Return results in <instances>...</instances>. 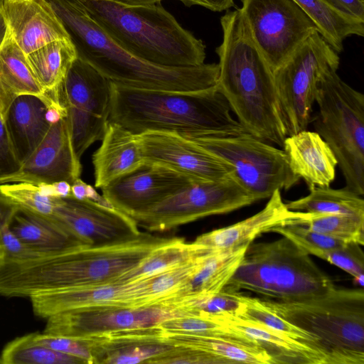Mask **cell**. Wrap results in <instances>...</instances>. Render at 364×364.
I'll return each instance as SVG.
<instances>
[{"label": "cell", "mask_w": 364, "mask_h": 364, "mask_svg": "<svg viewBox=\"0 0 364 364\" xmlns=\"http://www.w3.org/2000/svg\"><path fill=\"white\" fill-rule=\"evenodd\" d=\"M175 237L142 232L104 245H81L26 259L0 258V294L32 296L115 282Z\"/></svg>", "instance_id": "6da1fadb"}, {"label": "cell", "mask_w": 364, "mask_h": 364, "mask_svg": "<svg viewBox=\"0 0 364 364\" xmlns=\"http://www.w3.org/2000/svg\"><path fill=\"white\" fill-rule=\"evenodd\" d=\"M220 24L223 42L216 48L218 90L248 133L282 147L288 135L273 70L257 46L240 9L225 13Z\"/></svg>", "instance_id": "7a4b0ae2"}, {"label": "cell", "mask_w": 364, "mask_h": 364, "mask_svg": "<svg viewBox=\"0 0 364 364\" xmlns=\"http://www.w3.org/2000/svg\"><path fill=\"white\" fill-rule=\"evenodd\" d=\"M230 111L215 85L197 91H166L136 89L110 82L108 122L134 134L156 131L223 137L248 133Z\"/></svg>", "instance_id": "3957f363"}, {"label": "cell", "mask_w": 364, "mask_h": 364, "mask_svg": "<svg viewBox=\"0 0 364 364\" xmlns=\"http://www.w3.org/2000/svg\"><path fill=\"white\" fill-rule=\"evenodd\" d=\"M73 43L77 58L110 82L142 90L197 91L216 85L218 64L165 67L141 60L117 45L79 0H48Z\"/></svg>", "instance_id": "277c9868"}, {"label": "cell", "mask_w": 364, "mask_h": 364, "mask_svg": "<svg viewBox=\"0 0 364 364\" xmlns=\"http://www.w3.org/2000/svg\"><path fill=\"white\" fill-rule=\"evenodd\" d=\"M79 1L117 45L141 60L165 67L204 63L203 41L183 28L161 2L127 6L105 1Z\"/></svg>", "instance_id": "5b68a950"}, {"label": "cell", "mask_w": 364, "mask_h": 364, "mask_svg": "<svg viewBox=\"0 0 364 364\" xmlns=\"http://www.w3.org/2000/svg\"><path fill=\"white\" fill-rule=\"evenodd\" d=\"M335 287L309 254L282 236L272 242H250L224 289L291 302L322 295Z\"/></svg>", "instance_id": "8992f818"}, {"label": "cell", "mask_w": 364, "mask_h": 364, "mask_svg": "<svg viewBox=\"0 0 364 364\" xmlns=\"http://www.w3.org/2000/svg\"><path fill=\"white\" fill-rule=\"evenodd\" d=\"M280 317L316 337L331 364H364V291L340 289L296 301L261 299Z\"/></svg>", "instance_id": "52a82bcc"}, {"label": "cell", "mask_w": 364, "mask_h": 364, "mask_svg": "<svg viewBox=\"0 0 364 364\" xmlns=\"http://www.w3.org/2000/svg\"><path fill=\"white\" fill-rule=\"evenodd\" d=\"M330 70L321 79L314 121L333 151L346 181L344 188L364 194V96Z\"/></svg>", "instance_id": "ba28073f"}, {"label": "cell", "mask_w": 364, "mask_h": 364, "mask_svg": "<svg viewBox=\"0 0 364 364\" xmlns=\"http://www.w3.org/2000/svg\"><path fill=\"white\" fill-rule=\"evenodd\" d=\"M188 137L229 164L230 176L255 201L269 198L277 190H287L300 179L284 151L250 133Z\"/></svg>", "instance_id": "9c48e42d"}, {"label": "cell", "mask_w": 364, "mask_h": 364, "mask_svg": "<svg viewBox=\"0 0 364 364\" xmlns=\"http://www.w3.org/2000/svg\"><path fill=\"white\" fill-rule=\"evenodd\" d=\"M340 59L316 31L306 39L274 73L277 97L287 135L307 129L318 85Z\"/></svg>", "instance_id": "30bf717a"}, {"label": "cell", "mask_w": 364, "mask_h": 364, "mask_svg": "<svg viewBox=\"0 0 364 364\" xmlns=\"http://www.w3.org/2000/svg\"><path fill=\"white\" fill-rule=\"evenodd\" d=\"M255 202L231 176L197 181L149 210L132 216L148 232H166L200 218L225 214Z\"/></svg>", "instance_id": "8fae6325"}, {"label": "cell", "mask_w": 364, "mask_h": 364, "mask_svg": "<svg viewBox=\"0 0 364 364\" xmlns=\"http://www.w3.org/2000/svg\"><path fill=\"white\" fill-rule=\"evenodd\" d=\"M59 100L66 109L73 146L80 159L105 134L109 114L110 81L77 58L60 87Z\"/></svg>", "instance_id": "7c38bea8"}, {"label": "cell", "mask_w": 364, "mask_h": 364, "mask_svg": "<svg viewBox=\"0 0 364 364\" xmlns=\"http://www.w3.org/2000/svg\"><path fill=\"white\" fill-rule=\"evenodd\" d=\"M252 37L273 72L318 28L294 0H241Z\"/></svg>", "instance_id": "4fadbf2b"}, {"label": "cell", "mask_w": 364, "mask_h": 364, "mask_svg": "<svg viewBox=\"0 0 364 364\" xmlns=\"http://www.w3.org/2000/svg\"><path fill=\"white\" fill-rule=\"evenodd\" d=\"M186 314L176 304L142 306H97L68 311L46 318L43 333L75 338L102 336L118 331L146 328Z\"/></svg>", "instance_id": "5bb4252c"}, {"label": "cell", "mask_w": 364, "mask_h": 364, "mask_svg": "<svg viewBox=\"0 0 364 364\" xmlns=\"http://www.w3.org/2000/svg\"><path fill=\"white\" fill-rule=\"evenodd\" d=\"M50 215L83 245L125 241L141 231L134 220L114 208L73 196L59 198Z\"/></svg>", "instance_id": "9a60e30c"}, {"label": "cell", "mask_w": 364, "mask_h": 364, "mask_svg": "<svg viewBox=\"0 0 364 364\" xmlns=\"http://www.w3.org/2000/svg\"><path fill=\"white\" fill-rule=\"evenodd\" d=\"M139 136L144 161L160 165L196 181L230 176L229 164L188 136L166 132H145Z\"/></svg>", "instance_id": "2e32d148"}, {"label": "cell", "mask_w": 364, "mask_h": 364, "mask_svg": "<svg viewBox=\"0 0 364 364\" xmlns=\"http://www.w3.org/2000/svg\"><path fill=\"white\" fill-rule=\"evenodd\" d=\"M194 181H197L166 167L144 162L101 189L114 208L132 217Z\"/></svg>", "instance_id": "e0dca14e"}, {"label": "cell", "mask_w": 364, "mask_h": 364, "mask_svg": "<svg viewBox=\"0 0 364 364\" xmlns=\"http://www.w3.org/2000/svg\"><path fill=\"white\" fill-rule=\"evenodd\" d=\"M82 172L67 116L51 124L47 134L19 168L0 178V185L14 182L72 184Z\"/></svg>", "instance_id": "ac0fdd59"}, {"label": "cell", "mask_w": 364, "mask_h": 364, "mask_svg": "<svg viewBox=\"0 0 364 364\" xmlns=\"http://www.w3.org/2000/svg\"><path fill=\"white\" fill-rule=\"evenodd\" d=\"M9 31L26 55L54 41L70 38L48 0H1Z\"/></svg>", "instance_id": "d6986e66"}, {"label": "cell", "mask_w": 364, "mask_h": 364, "mask_svg": "<svg viewBox=\"0 0 364 364\" xmlns=\"http://www.w3.org/2000/svg\"><path fill=\"white\" fill-rule=\"evenodd\" d=\"M29 298L34 314L46 319L59 313L92 306H136L133 282L82 286L39 294Z\"/></svg>", "instance_id": "ffe728a7"}, {"label": "cell", "mask_w": 364, "mask_h": 364, "mask_svg": "<svg viewBox=\"0 0 364 364\" xmlns=\"http://www.w3.org/2000/svg\"><path fill=\"white\" fill-rule=\"evenodd\" d=\"M162 335L172 345L202 351L212 364H274L259 342L240 332L232 335L162 332Z\"/></svg>", "instance_id": "44dd1931"}, {"label": "cell", "mask_w": 364, "mask_h": 364, "mask_svg": "<svg viewBox=\"0 0 364 364\" xmlns=\"http://www.w3.org/2000/svg\"><path fill=\"white\" fill-rule=\"evenodd\" d=\"M282 147L292 172L303 178L309 188L330 186L335 178L338 161L317 132L305 129L287 136Z\"/></svg>", "instance_id": "7402d4cb"}, {"label": "cell", "mask_w": 364, "mask_h": 364, "mask_svg": "<svg viewBox=\"0 0 364 364\" xmlns=\"http://www.w3.org/2000/svg\"><path fill=\"white\" fill-rule=\"evenodd\" d=\"M209 314L225 326L259 342L272 357L274 364H330L321 352L262 323L227 312Z\"/></svg>", "instance_id": "603a6c76"}, {"label": "cell", "mask_w": 364, "mask_h": 364, "mask_svg": "<svg viewBox=\"0 0 364 364\" xmlns=\"http://www.w3.org/2000/svg\"><path fill=\"white\" fill-rule=\"evenodd\" d=\"M101 141L92 156L96 188H102L144 163L138 135L122 126L108 122Z\"/></svg>", "instance_id": "cb8c5ba5"}, {"label": "cell", "mask_w": 364, "mask_h": 364, "mask_svg": "<svg viewBox=\"0 0 364 364\" xmlns=\"http://www.w3.org/2000/svg\"><path fill=\"white\" fill-rule=\"evenodd\" d=\"M295 212L287 208L280 191L277 190L259 212L231 225L202 234L194 241L213 250L236 249L250 244L275 226L285 225Z\"/></svg>", "instance_id": "d4e9b609"}, {"label": "cell", "mask_w": 364, "mask_h": 364, "mask_svg": "<svg viewBox=\"0 0 364 364\" xmlns=\"http://www.w3.org/2000/svg\"><path fill=\"white\" fill-rule=\"evenodd\" d=\"M49 105L31 95L17 97L10 107L5 123L21 164L38 147L52 124L48 119Z\"/></svg>", "instance_id": "484cf974"}, {"label": "cell", "mask_w": 364, "mask_h": 364, "mask_svg": "<svg viewBox=\"0 0 364 364\" xmlns=\"http://www.w3.org/2000/svg\"><path fill=\"white\" fill-rule=\"evenodd\" d=\"M25 95L37 96L49 106L59 103L49 98L39 85L26 55L14 41L9 28L0 47V117L4 122L14 101Z\"/></svg>", "instance_id": "4316f807"}, {"label": "cell", "mask_w": 364, "mask_h": 364, "mask_svg": "<svg viewBox=\"0 0 364 364\" xmlns=\"http://www.w3.org/2000/svg\"><path fill=\"white\" fill-rule=\"evenodd\" d=\"M248 245L229 250H217L207 256L193 275L177 289L173 302L177 304L221 291L235 273Z\"/></svg>", "instance_id": "83f0119b"}, {"label": "cell", "mask_w": 364, "mask_h": 364, "mask_svg": "<svg viewBox=\"0 0 364 364\" xmlns=\"http://www.w3.org/2000/svg\"><path fill=\"white\" fill-rule=\"evenodd\" d=\"M11 227L24 246L39 254L83 245L50 215L20 210Z\"/></svg>", "instance_id": "f1b7e54d"}, {"label": "cell", "mask_w": 364, "mask_h": 364, "mask_svg": "<svg viewBox=\"0 0 364 364\" xmlns=\"http://www.w3.org/2000/svg\"><path fill=\"white\" fill-rule=\"evenodd\" d=\"M77 58L70 38L54 41L26 55L38 83L46 95L57 102H60V87Z\"/></svg>", "instance_id": "f546056e"}, {"label": "cell", "mask_w": 364, "mask_h": 364, "mask_svg": "<svg viewBox=\"0 0 364 364\" xmlns=\"http://www.w3.org/2000/svg\"><path fill=\"white\" fill-rule=\"evenodd\" d=\"M215 250L195 241L188 242L175 237L159 247L138 266L120 276L115 282H126L142 279L192 262Z\"/></svg>", "instance_id": "4dcf8cb0"}, {"label": "cell", "mask_w": 364, "mask_h": 364, "mask_svg": "<svg viewBox=\"0 0 364 364\" xmlns=\"http://www.w3.org/2000/svg\"><path fill=\"white\" fill-rule=\"evenodd\" d=\"M318 28V33L336 52L343 50L346 38L363 36L364 22L344 15L324 0H294Z\"/></svg>", "instance_id": "1f68e13d"}, {"label": "cell", "mask_w": 364, "mask_h": 364, "mask_svg": "<svg viewBox=\"0 0 364 364\" xmlns=\"http://www.w3.org/2000/svg\"><path fill=\"white\" fill-rule=\"evenodd\" d=\"M309 194L286 203L293 211L316 213L346 214L364 216L363 197L346 188H309Z\"/></svg>", "instance_id": "d6a6232c"}, {"label": "cell", "mask_w": 364, "mask_h": 364, "mask_svg": "<svg viewBox=\"0 0 364 364\" xmlns=\"http://www.w3.org/2000/svg\"><path fill=\"white\" fill-rule=\"evenodd\" d=\"M306 227L348 242L364 244V216L296 211L285 225Z\"/></svg>", "instance_id": "836d02e7"}, {"label": "cell", "mask_w": 364, "mask_h": 364, "mask_svg": "<svg viewBox=\"0 0 364 364\" xmlns=\"http://www.w3.org/2000/svg\"><path fill=\"white\" fill-rule=\"evenodd\" d=\"M0 364H86L75 356L56 351L34 341L33 334L8 343L0 355Z\"/></svg>", "instance_id": "e575fe53"}, {"label": "cell", "mask_w": 364, "mask_h": 364, "mask_svg": "<svg viewBox=\"0 0 364 364\" xmlns=\"http://www.w3.org/2000/svg\"><path fill=\"white\" fill-rule=\"evenodd\" d=\"M241 299L242 301V309L235 315L262 323L270 328L307 344L326 355L331 364L328 356L316 337L272 312L264 305L261 299L247 296L243 294H241Z\"/></svg>", "instance_id": "d590c367"}, {"label": "cell", "mask_w": 364, "mask_h": 364, "mask_svg": "<svg viewBox=\"0 0 364 364\" xmlns=\"http://www.w3.org/2000/svg\"><path fill=\"white\" fill-rule=\"evenodd\" d=\"M0 194L24 210L50 215L58 200L53 183L14 182L0 185Z\"/></svg>", "instance_id": "8d00e7d4"}, {"label": "cell", "mask_w": 364, "mask_h": 364, "mask_svg": "<svg viewBox=\"0 0 364 364\" xmlns=\"http://www.w3.org/2000/svg\"><path fill=\"white\" fill-rule=\"evenodd\" d=\"M268 232L278 233L290 240L306 253L319 258L323 252L341 247L348 243L306 227L293 224L275 226Z\"/></svg>", "instance_id": "74e56055"}, {"label": "cell", "mask_w": 364, "mask_h": 364, "mask_svg": "<svg viewBox=\"0 0 364 364\" xmlns=\"http://www.w3.org/2000/svg\"><path fill=\"white\" fill-rule=\"evenodd\" d=\"M19 210L0 194V258L26 259L42 255L27 248L14 234L11 226Z\"/></svg>", "instance_id": "f35d334b"}, {"label": "cell", "mask_w": 364, "mask_h": 364, "mask_svg": "<svg viewBox=\"0 0 364 364\" xmlns=\"http://www.w3.org/2000/svg\"><path fill=\"white\" fill-rule=\"evenodd\" d=\"M35 342L56 351L77 357L86 364L95 363V345L92 337L75 338L45 333H32Z\"/></svg>", "instance_id": "ab89813d"}, {"label": "cell", "mask_w": 364, "mask_h": 364, "mask_svg": "<svg viewBox=\"0 0 364 364\" xmlns=\"http://www.w3.org/2000/svg\"><path fill=\"white\" fill-rule=\"evenodd\" d=\"M320 258L348 272L354 277L355 282L363 287L364 254L360 245L348 242L341 247L323 252Z\"/></svg>", "instance_id": "60d3db41"}, {"label": "cell", "mask_w": 364, "mask_h": 364, "mask_svg": "<svg viewBox=\"0 0 364 364\" xmlns=\"http://www.w3.org/2000/svg\"><path fill=\"white\" fill-rule=\"evenodd\" d=\"M6 123L0 117V178L16 171L21 166Z\"/></svg>", "instance_id": "b9f144b4"}, {"label": "cell", "mask_w": 364, "mask_h": 364, "mask_svg": "<svg viewBox=\"0 0 364 364\" xmlns=\"http://www.w3.org/2000/svg\"><path fill=\"white\" fill-rule=\"evenodd\" d=\"M340 13L364 22V0H324Z\"/></svg>", "instance_id": "7bdbcfd3"}, {"label": "cell", "mask_w": 364, "mask_h": 364, "mask_svg": "<svg viewBox=\"0 0 364 364\" xmlns=\"http://www.w3.org/2000/svg\"><path fill=\"white\" fill-rule=\"evenodd\" d=\"M186 6L197 5L213 11H223L234 6V0H179Z\"/></svg>", "instance_id": "ee69618b"}, {"label": "cell", "mask_w": 364, "mask_h": 364, "mask_svg": "<svg viewBox=\"0 0 364 364\" xmlns=\"http://www.w3.org/2000/svg\"><path fill=\"white\" fill-rule=\"evenodd\" d=\"M87 183L80 178L71 184V196L78 200L87 199Z\"/></svg>", "instance_id": "f6af8a7d"}, {"label": "cell", "mask_w": 364, "mask_h": 364, "mask_svg": "<svg viewBox=\"0 0 364 364\" xmlns=\"http://www.w3.org/2000/svg\"><path fill=\"white\" fill-rule=\"evenodd\" d=\"M105 1L127 6L149 5L161 2L163 0H94Z\"/></svg>", "instance_id": "bcb514c9"}, {"label": "cell", "mask_w": 364, "mask_h": 364, "mask_svg": "<svg viewBox=\"0 0 364 364\" xmlns=\"http://www.w3.org/2000/svg\"><path fill=\"white\" fill-rule=\"evenodd\" d=\"M8 31L9 26L3 12L1 0H0V47L5 40Z\"/></svg>", "instance_id": "7dc6e473"}]
</instances>
